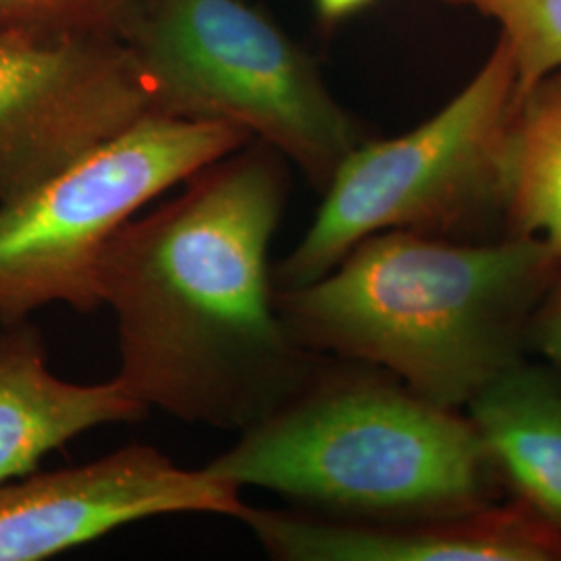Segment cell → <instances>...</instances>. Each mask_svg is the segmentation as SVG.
<instances>
[{
	"instance_id": "cell-1",
	"label": "cell",
	"mask_w": 561,
	"mask_h": 561,
	"mask_svg": "<svg viewBox=\"0 0 561 561\" xmlns=\"http://www.w3.org/2000/svg\"><path fill=\"white\" fill-rule=\"evenodd\" d=\"M287 187L279 152L248 141L106 245L99 294L117 317V379L146 408L243 433L319 366L275 306L268 248Z\"/></svg>"
},
{
	"instance_id": "cell-2",
	"label": "cell",
	"mask_w": 561,
	"mask_h": 561,
	"mask_svg": "<svg viewBox=\"0 0 561 561\" xmlns=\"http://www.w3.org/2000/svg\"><path fill=\"white\" fill-rule=\"evenodd\" d=\"M560 271L537 238L381 231L321 279L275 287V306L301 347L377 366L424 400L461 410L528 356V324Z\"/></svg>"
},
{
	"instance_id": "cell-3",
	"label": "cell",
	"mask_w": 561,
	"mask_h": 561,
	"mask_svg": "<svg viewBox=\"0 0 561 561\" xmlns=\"http://www.w3.org/2000/svg\"><path fill=\"white\" fill-rule=\"evenodd\" d=\"M204 468L347 520L466 512L505 493L460 410L424 400L377 366L331 356Z\"/></svg>"
},
{
	"instance_id": "cell-4",
	"label": "cell",
	"mask_w": 561,
	"mask_h": 561,
	"mask_svg": "<svg viewBox=\"0 0 561 561\" xmlns=\"http://www.w3.org/2000/svg\"><path fill=\"white\" fill-rule=\"evenodd\" d=\"M518 102L502 38L439 113L389 140H364L327 183L300 243L275 266L277 289L321 279L362 240L414 231L454 241L505 238V154Z\"/></svg>"
},
{
	"instance_id": "cell-5",
	"label": "cell",
	"mask_w": 561,
	"mask_h": 561,
	"mask_svg": "<svg viewBox=\"0 0 561 561\" xmlns=\"http://www.w3.org/2000/svg\"><path fill=\"white\" fill-rule=\"evenodd\" d=\"M121 42L159 113L238 125L317 190L364 141L314 60L243 0H141Z\"/></svg>"
},
{
	"instance_id": "cell-6",
	"label": "cell",
	"mask_w": 561,
	"mask_h": 561,
	"mask_svg": "<svg viewBox=\"0 0 561 561\" xmlns=\"http://www.w3.org/2000/svg\"><path fill=\"white\" fill-rule=\"evenodd\" d=\"M252 140L231 123L152 113L0 204V322L50 304L99 310V264L121 227Z\"/></svg>"
},
{
	"instance_id": "cell-7",
	"label": "cell",
	"mask_w": 561,
	"mask_h": 561,
	"mask_svg": "<svg viewBox=\"0 0 561 561\" xmlns=\"http://www.w3.org/2000/svg\"><path fill=\"white\" fill-rule=\"evenodd\" d=\"M159 113L119 41L0 34V204Z\"/></svg>"
},
{
	"instance_id": "cell-8",
	"label": "cell",
	"mask_w": 561,
	"mask_h": 561,
	"mask_svg": "<svg viewBox=\"0 0 561 561\" xmlns=\"http://www.w3.org/2000/svg\"><path fill=\"white\" fill-rule=\"evenodd\" d=\"M245 510L236 484L206 468H181L154 447L129 445L0 486V561L48 560L121 526L169 514L240 520Z\"/></svg>"
},
{
	"instance_id": "cell-9",
	"label": "cell",
	"mask_w": 561,
	"mask_h": 561,
	"mask_svg": "<svg viewBox=\"0 0 561 561\" xmlns=\"http://www.w3.org/2000/svg\"><path fill=\"white\" fill-rule=\"evenodd\" d=\"M240 522L277 561H561V533L512 497L401 520L248 505Z\"/></svg>"
},
{
	"instance_id": "cell-10",
	"label": "cell",
	"mask_w": 561,
	"mask_h": 561,
	"mask_svg": "<svg viewBox=\"0 0 561 561\" xmlns=\"http://www.w3.org/2000/svg\"><path fill=\"white\" fill-rule=\"evenodd\" d=\"M148 412L117 377L80 385L53 375L44 335L30 319L0 322V486L36 472L85 431Z\"/></svg>"
},
{
	"instance_id": "cell-11",
	"label": "cell",
	"mask_w": 561,
	"mask_h": 561,
	"mask_svg": "<svg viewBox=\"0 0 561 561\" xmlns=\"http://www.w3.org/2000/svg\"><path fill=\"white\" fill-rule=\"evenodd\" d=\"M503 491L561 533V364H512L466 405Z\"/></svg>"
},
{
	"instance_id": "cell-12",
	"label": "cell",
	"mask_w": 561,
	"mask_h": 561,
	"mask_svg": "<svg viewBox=\"0 0 561 561\" xmlns=\"http://www.w3.org/2000/svg\"><path fill=\"white\" fill-rule=\"evenodd\" d=\"M537 238L561 259V67L518 104L505 154V238Z\"/></svg>"
},
{
	"instance_id": "cell-13",
	"label": "cell",
	"mask_w": 561,
	"mask_h": 561,
	"mask_svg": "<svg viewBox=\"0 0 561 561\" xmlns=\"http://www.w3.org/2000/svg\"><path fill=\"white\" fill-rule=\"evenodd\" d=\"M481 13L500 25L518 81V101L561 67V0H439ZM518 104V102H516Z\"/></svg>"
},
{
	"instance_id": "cell-14",
	"label": "cell",
	"mask_w": 561,
	"mask_h": 561,
	"mask_svg": "<svg viewBox=\"0 0 561 561\" xmlns=\"http://www.w3.org/2000/svg\"><path fill=\"white\" fill-rule=\"evenodd\" d=\"M141 0H0V34L119 41Z\"/></svg>"
},
{
	"instance_id": "cell-15",
	"label": "cell",
	"mask_w": 561,
	"mask_h": 561,
	"mask_svg": "<svg viewBox=\"0 0 561 561\" xmlns=\"http://www.w3.org/2000/svg\"><path fill=\"white\" fill-rule=\"evenodd\" d=\"M526 350L528 356L537 354L542 360L561 364V271L530 319Z\"/></svg>"
},
{
	"instance_id": "cell-16",
	"label": "cell",
	"mask_w": 561,
	"mask_h": 561,
	"mask_svg": "<svg viewBox=\"0 0 561 561\" xmlns=\"http://www.w3.org/2000/svg\"><path fill=\"white\" fill-rule=\"evenodd\" d=\"M370 2L373 0H317V9H319L322 21L335 23V21L354 15L356 11H360Z\"/></svg>"
}]
</instances>
